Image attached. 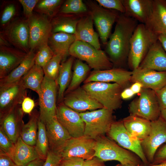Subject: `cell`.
<instances>
[{
    "mask_svg": "<svg viewBox=\"0 0 166 166\" xmlns=\"http://www.w3.org/2000/svg\"><path fill=\"white\" fill-rule=\"evenodd\" d=\"M93 21L89 12L81 16L78 22L75 36L76 41L89 44L100 49L101 45L99 35L93 27Z\"/></svg>",
    "mask_w": 166,
    "mask_h": 166,
    "instance_id": "603a6c76",
    "label": "cell"
},
{
    "mask_svg": "<svg viewBox=\"0 0 166 166\" xmlns=\"http://www.w3.org/2000/svg\"><path fill=\"white\" fill-rule=\"evenodd\" d=\"M84 161L83 159L77 157L63 158L58 166H83Z\"/></svg>",
    "mask_w": 166,
    "mask_h": 166,
    "instance_id": "bcb514c9",
    "label": "cell"
},
{
    "mask_svg": "<svg viewBox=\"0 0 166 166\" xmlns=\"http://www.w3.org/2000/svg\"><path fill=\"white\" fill-rule=\"evenodd\" d=\"M57 86L56 81L45 76L38 95L39 118L45 124L56 117Z\"/></svg>",
    "mask_w": 166,
    "mask_h": 166,
    "instance_id": "9c48e42d",
    "label": "cell"
},
{
    "mask_svg": "<svg viewBox=\"0 0 166 166\" xmlns=\"http://www.w3.org/2000/svg\"><path fill=\"white\" fill-rule=\"evenodd\" d=\"M142 164H121V166H142Z\"/></svg>",
    "mask_w": 166,
    "mask_h": 166,
    "instance_id": "91938a15",
    "label": "cell"
},
{
    "mask_svg": "<svg viewBox=\"0 0 166 166\" xmlns=\"http://www.w3.org/2000/svg\"><path fill=\"white\" fill-rule=\"evenodd\" d=\"M83 166H106L104 162L97 157L85 160Z\"/></svg>",
    "mask_w": 166,
    "mask_h": 166,
    "instance_id": "816d5d0a",
    "label": "cell"
},
{
    "mask_svg": "<svg viewBox=\"0 0 166 166\" xmlns=\"http://www.w3.org/2000/svg\"><path fill=\"white\" fill-rule=\"evenodd\" d=\"M16 8L13 4H10L4 9L1 18V24L4 25L9 22L15 14Z\"/></svg>",
    "mask_w": 166,
    "mask_h": 166,
    "instance_id": "f6af8a7d",
    "label": "cell"
},
{
    "mask_svg": "<svg viewBox=\"0 0 166 166\" xmlns=\"http://www.w3.org/2000/svg\"><path fill=\"white\" fill-rule=\"evenodd\" d=\"M115 166H121V164H118Z\"/></svg>",
    "mask_w": 166,
    "mask_h": 166,
    "instance_id": "6125c7cd",
    "label": "cell"
},
{
    "mask_svg": "<svg viewBox=\"0 0 166 166\" xmlns=\"http://www.w3.org/2000/svg\"><path fill=\"white\" fill-rule=\"evenodd\" d=\"M155 92L161 110L166 109V86Z\"/></svg>",
    "mask_w": 166,
    "mask_h": 166,
    "instance_id": "c3c4849f",
    "label": "cell"
},
{
    "mask_svg": "<svg viewBox=\"0 0 166 166\" xmlns=\"http://www.w3.org/2000/svg\"><path fill=\"white\" fill-rule=\"evenodd\" d=\"M166 160V144L158 149L154 156L152 164H157Z\"/></svg>",
    "mask_w": 166,
    "mask_h": 166,
    "instance_id": "681fc988",
    "label": "cell"
},
{
    "mask_svg": "<svg viewBox=\"0 0 166 166\" xmlns=\"http://www.w3.org/2000/svg\"><path fill=\"white\" fill-rule=\"evenodd\" d=\"M35 106V102L29 97H25L21 103V108L24 113L30 114L33 111Z\"/></svg>",
    "mask_w": 166,
    "mask_h": 166,
    "instance_id": "7dc6e473",
    "label": "cell"
},
{
    "mask_svg": "<svg viewBox=\"0 0 166 166\" xmlns=\"http://www.w3.org/2000/svg\"><path fill=\"white\" fill-rule=\"evenodd\" d=\"M62 61L60 55L54 54L52 59L42 67L45 76L57 82Z\"/></svg>",
    "mask_w": 166,
    "mask_h": 166,
    "instance_id": "74e56055",
    "label": "cell"
},
{
    "mask_svg": "<svg viewBox=\"0 0 166 166\" xmlns=\"http://www.w3.org/2000/svg\"><path fill=\"white\" fill-rule=\"evenodd\" d=\"M24 113L18 105L0 117V127L11 141L15 144L24 124L23 120Z\"/></svg>",
    "mask_w": 166,
    "mask_h": 166,
    "instance_id": "ffe728a7",
    "label": "cell"
},
{
    "mask_svg": "<svg viewBox=\"0 0 166 166\" xmlns=\"http://www.w3.org/2000/svg\"><path fill=\"white\" fill-rule=\"evenodd\" d=\"M158 36L145 24H138L131 38L127 61L132 71L139 67L151 48L158 40Z\"/></svg>",
    "mask_w": 166,
    "mask_h": 166,
    "instance_id": "7a4b0ae2",
    "label": "cell"
},
{
    "mask_svg": "<svg viewBox=\"0 0 166 166\" xmlns=\"http://www.w3.org/2000/svg\"><path fill=\"white\" fill-rule=\"evenodd\" d=\"M90 67L82 61L77 59L75 61L73 74L70 82L65 93L72 91L79 87V85L85 80L90 70Z\"/></svg>",
    "mask_w": 166,
    "mask_h": 166,
    "instance_id": "e575fe53",
    "label": "cell"
},
{
    "mask_svg": "<svg viewBox=\"0 0 166 166\" xmlns=\"http://www.w3.org/2000/svg\"><path fill=\"white\" fill-rule=\"evenodd\" d=\"M45 77L42 68L36 64L22 79L26 89H30L38 94L41 88Z\"/></svg>",
    "mask_w": 166,
    "mask_h": 166,
    "instance_id": "836d02e7",
    "label": "cell"
},
{
    "mask_svg": "<svg viewBox=\"0 0 166 166\" xmlns=\"http://www.w3.org/2000/svg\"><path fill=\"white\" fill-rule=\"evenodd\" d=\"M132 73L129 71L121 68L93 70L84 81V84L92 82L117 83L124 89L128 85Z\"/></svg>",
    "mask_w": 166,
    "mask_h": 166,
    "instance_id": "ac0fdd59",
    "label": "cell"
},
{
    "mask_svg": "<svg viewBox=\"0 0 166 166\" xmlns=\"http://www.w3.org/2000/svg\"><path fill=\"white\" fill-rule=\"evenodd\" d=\"M95 140L85 135L72 137L66 143L59 153L63 158L77 157L85 160L94 157Z\"/></svg>",
    "mask_w": 166,
    "mask_h": 166,
    "instance_id": "4fadbf2b",
    "label": "cell"
},
{
    "mask_svg": "<svg viewBox=\"0 0 166 166\" xmlns=\"http://www.w3.org/2000/svg\"><path fill=\"white\" fill-rule=\"evenodd\" d=\"M75 41L74 34L63 32L52 33L49 39L48 45L54 54L61 56L62 62L66 60L69 55L70 47Z\"/></svg>",
    "mask_w": 166,
    "mask_h": 166,
    "instance_id": "4316f807",
    "label": "cell"
},
{
    "mask_svg": "<svg viewBox=\"0 0 166 166\" xmlns=\"http://www.w3.org/2000/svg\"><path fill=\"white\" fill-rule=\"evenodd\" d=\"M85 2L101 41L106 45L110 35L112 26L120 14L116 10L104 8L92 1Z\"/></svg>",
    "mask_w": 166,
    "mask_h": 166,
    "instance_id": "ba28073f",
    "label": "cell"
},
{
    "mask_svg": "<svg viewBox=\"0 0 166 166\" xmlns=\"http://www.w3.org/2000/svg\"><path fill=\"white\" fill-rule=\"evenodd\" d=\"M29 115L28 122L22 128L20 136L27 144L35 146L37 136L39 113L34 110Z\"/></svg>",
    "mask_w": 166,
    "mask_h": 166,
    "instance_id": "d6a6232c",
    "label": "cell"
},
{
    "mask_svg": "<svg viewBox=\"0 0 166 166\" xmlns=\"http://www.w3.org/2000/svg\"><path fill=\"white\" fill-rule=\"evenodd\" d=\"M44 161V160L38 158L31 162L26 166H42Z\"/></svg>",
    "mask_w": 166,
    "mask_h": 166,
    "instance_id": "11a10c76",
    "label": "cell"
},
{
    "mask_svg": "<svg viewBox=\"0 0 166 166\" xmlns=\"http://www.w3.org/2000/svg\"><path fill=\"white\" fill-rule=\"evenodd\" d=\"M158 40L161 43L163 48L166 52V34L159 35Z\"/></svg>",
    "mask_w": 166,
    "mask_h": 166,
    "instance_id": "9f6ffc18",
    "label": "cell"
},
{
    "mask_svg": "<svg viewBox=\"0 0 166 166\" xmlns=\"http://www.w3.org/2000/svg\"><path fill=\"white\" fill-rule=\"evenodd\" d=\"M1 35L15 48L26 53L30 50L27 19H19L14 21L7 26Z\"/></svg>",
    "mask_w": 166,
    "mask_h": 166,
    "instance_id": "5bb4252c",
    "label": "cell"
},
{
    "mask_svg": "<svg viewBox=\"0 0 166 166\" xmlns=\"http://www.w3.org/2000/svg\"><path fill=\"white\" fill-rule=\"evenodd\" d=\"M148 166H166V160L157 164H149Z\"/></svg>",
    "mask_w": 166,
    "mask_h": 166,
    "instance_id": "680465c9",
    "label": "cell"
},
{
    "mask_svg": "<svg viewBox=\"0 0 166 166\" xmlns=\"http://www.w3.org/2000/svg\"><path fill=\"white\" fill-rule=\"evenodd\" d=\"M94 148V157L104 162L116 160L121 164H140L142 162L134 153L122 147L105 136H100L95 140Z\"/></svg>",
    "mask_w": 166,
    "mask_h": 166,
    "instance_id": "3957f363",
    "label": "cell"
},
{
    "mask_svg": "<svg viewBox=\"0 0 166 166\" xmlns=\"http://www.w3.org/2000/svg\"><path fill=\"white\" fill-rule=\"evenodd\" d=\"M138 67L166 71V52L158 40L151 48Z\"/></svg>",
    "mask_w": 166,
    "mask_h": 166,
    "instance_id": "d4e9b609",
    "label": "cell"
},
{
    "mask_svg": "<svg viewBox=\"0 0 166 166\" xmlns=\"http://www.w3.org/2000/svg\"><path fill=\"white\" fill-rule=\"evenodd\" d=\"M62 2L61 0L39 1L35 8L41 14L51 16L56 13Z\"/></svg>",
    "mask_w": 166,
    "mask_h": 166,
    "instance_id": "f35d334b",
    "label": "cell"
},
{
    "mask_svg": "<svg viewBox=\"0 0 166 166\" xmlns=\"http://www.w3.org/2000/svg\"><path fill=\"white\" fill-rule=\"evenodd\" d=\"M150 131L141 141L144 153L149 164L153 162L155 155L160 146L166 142V123L160 116L156 120L151 121Z\"/></svg>",
    "mask_w": 166,
    "mask_h": 166,
    "instance_id": "7c38bea8",
    "label": "cell"
},
{
    "mask_svg": "<svg viewBox=\"0 0 166 166\" xmlns=\"http://www.w3.org/2000/svg\"><path fill=\"white\" fill-rule=\"evenodd\" d=\"M27 19L29 27L30 50H38L48 44L49 39L52 33V26L47 17L42 14H33Z\"/></svg>",
    "mask_w": 166,
    "mask_h": 166,
    "instance_id": "8fae6325",
    "label": "cell"
},
{
    "mask_svg": "<svg viewBox=\"0 0 166 166\" xmlns=\"http://www.w3.org/2000/svg\"><path fill=\"white\" fill-rule=\"evenodd\" d=\"M156 34H166V1L153 0L152 13L145 24Z\"/></svg>",
    "mask_w": 166,
    "mask_h": 166,
    "instance_id": "484cf974",
    "label": "cell"
},
{
    "mask_svg": "<svg viewBox=\"0 0 166 166\" xmlns=\"http://www.w3.org/2000/svg\"><path fill=\"white\" fill-rule=\"evenodd\" d=\"M12 159L7 154L0 150V166H16Z\"/></svg>",
    "mask_w": 166,
    "mask_h": 166,
    "instance_id": "f907efd6",
    "label": "cell"
},
{
    "mask_svg": "<svg viewBox=\"0 0 166 166\" xmlns=\"http://www.w3.org/2000/svg\"><path fill=\"white\" fill-rule=\"evenodd\" d=\"M135 94L130 88L124 89L121 93V96L122 99L127 100L132 97Z\"/></svg>",
    "mask_w": 166,
    "mask_h": 166,
    "instance_id": "f5cc1de1",
    "label": "cell"
},
{
    "mask_svg": "<svg viewBox=\"0 0 166 166\" xmlns=\"http://www.w3.org/2000/svg\"><path fill=\"white\" fill-rule=\"evenodd\" d=\"M107 135L119 145L135 154L144 164H149L142 150L141 141L128 131L122 120L114 122Z\"/></svg>",
    "mask_w": 166,
    "mask_h": 166,
    "instance_id": "30bf717a",
    "label": "cell"
},
{
    "mask_svg": "<svg viewBox=\"0 0 166 166\" xmlns=\"http://www.w3.org/2000/svg\"><path fill=\"white\" fill-rule=\"evenodd\" d=\"M65 94L62 102L67 107L79 113L104 108L82 87L79 86Z\"/></svg>",
    "mask_w": 166,
    "mask_h": 166,
    "instance_id": "2e32d148",
    "label": "cell"
},
{
    "mask_svg": "<svg viewBox=\"0 0 166 166\" xmlns=\"http://www.w3.org/2000/svg\"><path fill=\"white\" fill-rule=\"evenodd\" d=\"M39 158L35 146L25 143L20 136L15 144L11 158L17 166H26L31 162Z\"/></svg>",
    "mask_w": 166,
    "mask_h": 166,
    "instance_id": "f546056e",
    "label": "cell"
},
{
    "mask_svg": "<svg viewBox=\"0 0 166 166\" xmlns=\"http://www.w3.org/2000/svg\"><path fill=\"white\" fill-rule=\"evenodd\" d=\"M45 125L49 149L59 153L67 142L72 137L59 123L56 117Z\"/></svg>",
    "mask_w": 166,
    "mask_h": 166,
    "instance_id": "7402d4cb",
    "label": "cell"
},
{
    "mask_svg": "<svg viewBox=\"0 0 166 166\" xmlns=\"http://www.w3.org/2000/svg\"><path fill=\"white\" fill-rule=\"evenodd\" d=\"M82 87L104 108L113 111L121 107V95L124 89L119 84L92 82L84 84Z\"/></svg>",
    "mask_w": 166,
    "mask_h": 166,
    "instance_id": "277c9868",
    "label": "cell"
},
{
    "mask_svg": "<svg viewBox=\"0 0 166 166\" xmlns=\"http://www.w3.org/2000/svg\"><path fill=\"white\" fill-rule=\"evenodd\" d=\"M148 164H142V166H148Z\"/></svg>",
    "mask_w": 166,
    "mask_h": 166,
    "instance_id": "94428289",
    "label": "cell"
},
{
    "mask_svg": "<svg viewBox=\"0 0 166 166\" xmlns=\"http://www.w3.org/2000/svg\"><path fill=\"white\" fill-rule=\"evenodd\" d=\"M61 14H80L89 12L88 8L81 0H66L61 7Z\"/></svg>",
    "mask_w": 166,
    "mask_h": 166,
    "instance_id": "8d00e7d4",
    "label": "cell"
},
{
    "mask_svg": "<svg viewBox=\"0 0 166 166\" xmlns=\"http://www.w3.org/2000/svg\"><path fill=\"white\" fill-rule=\"evenodd\" d=\"M160 116L163 119L166 123V109L161 110Z\"/></svg>",
    "mask_w": 166,
    "mask_h": 166,
    "instance_id": "6f0895ef",
    "label": "cell"
},
{
    "mask_svg": "<svg viewBox=\"0 0 166 166\" xmlns=\"http://www.w3.org/2000/svg\"><path fill=\"white\" fill-rule=\"evenodd\" d=\"M131 82H139L143 88L156 91L166 86V71H158L138 67L132 70Z\"/></svg>",
    "mask_w": 166,
    "mask_h": 166,
    "instance_id": "d6986e66",
    "label": "cell"
},
{
    "mask_svg": "<svg viewBox=\"0 0 166 166\" xmlns=\"http://www.w3.org/2000/svg\"><path fill=\"white\" fill-rule=\"evenodd\" d=\"M79 114L85 123L84 135L95 140L107 134L115 121L113 111L105 108Z\"/></svg>",
    "mask_w": 166,
    "mask_h": 166,
    "instance_id": "5b68a950",
    "label": "cell"
},
{
    "mask_svg": "<svg viewBox=\"0 0 166 166\" xmlns=\"http://www.w3.org/2000/svg\"><path fill=\"white\" fill-rule=\"evenodd\" d=\"M34 50H30L20 64L9 75L0 79V86L16 82L22 79L35 64Z\"/></svg>",
    "mask_w": 166,
    "mask_h": 166,
    "instance_id": "f1b7e54d",
    "label": "cell"
},
{
    "mask_svg": "<svg viewBox=\"0 0 166 166\" xmlns=\"http://www.w3.org/2000/svg\"><path fill=\"white\" fill-rule=\"evenodd\" d=\"M15 144L0 127V150L11 158L15 148Z\"/></svg>",
    "mask_w": 166,
    "mask_h": 166,
    "instance_id": "60d3db41",
    "label": "cell"
},
{
    "mask_svg": "<svg viewBox=\"0 0 166 166\" xmlns=\"http://www.w3.org/2000/svg\"><path fill=\"white\" fill-rule=\"evenodd\" d=\"M130 88L134 94H136L140 92L143 87L140 83L136 82H134Z\"/></svg>",
    "mask_w": 166,
    "mask_h": 166,
    "instance_id": "db71d44e",
    "label": "cell"
},
{
    "mask_svg": "<svg viewBox=\"0 0 166 166\" xmlns=\"http://www.w3.org/2000/svg\"><path fill=\"white\" fill-rule=\"evenodd\" d=\"M35 147L39 158L45 161L49 150V142L45 124L39 118Z\"/></svg>",
    "mask_w": 166,
    "mask_h": 166,
    "instance_id": "d590c367",
    "label": "cell"
},
{
    "mask_svg": "<svg viewBox=\"0 0 166 166\" xmlns=\"http://www.w3.org/2000/svg\"><path fill=\"white\" fill-rule=\"evenodd\" d=\"M74 57L71 56L68 59L61 62L57 80L59 89L57 103L62 102L65 92L71 79V70L73 63Z\"/></svg>",
    "mask_w": 166,
    "mask_h": 166,
    "instance_id": "1f68e13d",
    "label": "cell"
},
{
    "mask_svg": "<svg viewBox=\"0 0 166 166\" xmlns=\"http://www.w3.org/2000/svg\"><path fill=\"white\" fill-rule=\"evenodd\" d=\"M80 14H64L57 16L51 21L52 33L63 32L75 34Z\"/></svg>",
    "mask_w": 166,
    "mask_h": 166,
    "instance_id": "4dcf8cb0",
    "label": "cell"
},
{
    "mask_svg": "<svg viewBox=\"0 0 166 166\" xmlns=\"http://www.w3.org/2000/svg\"><path fill=\"white\" fill-rule=\"evenodd\" d=\"M99 5L109 9L116 10L121 13H124L125 10L122 0H96Z\"/></svg>",
    "mask_w": 166,
    "mask_h": 166,
    "instance_id": "b9f144b4",
    "label": "cell"
},
{
    "mask_svg": "<svg viewBox=\"0 0 166 166\" xmlns=\"http://www.w3.org/2000/svg\"><path fill=\"white\" fill-rule=\"evenodd\" d=\"M122 121L128 131L140 141L145 139L150 131L151 121L144 118L130 114Z\"/></svg>",
    "mask_w": 166,
    "mask_h": 166,
    "instance_id": "83f0119b",
    "label": "cell"
},
{
    "mask_svg": "<svg viewBox=\"0 0 166 166\" xmlns=\"http://www.w3.org/2000/svg\"><path fill=\"white\" fill-rule=\"evenodd\" d=\"M54 53L48 44L40 48L36 53L35 64L44 67L52 59Z\"/></svg>",
    "mask_w": 166,
    "mask_h": 166,
    "instance_id": "ab89813d",
    "label": "cell"
},
{
    "mask_svg": "<svg viewBox=\"0 0 166 166\" xmlns=\"http://www.w3.org/2000/svg\"><path fill=\"white\" fill-rule=\"evenodd\" d=\"M19 1L22 6L25 16L28 19L33 15L34 9L39 0H19Z\"/></svg>",
    "mask_w": 166,
    "mask_h": 166,
    "instance_id": "7bdbcfd3",
    "label": "cell"
},
{
    "mask_svg": "<svg viewBox=\"0 0 166 166\" xmlns=\"http://www.w3.org/2000/svg\"><path fill=\"white\" fill-rule=\"evenodd\" d=\"M27 53L16 48L0 46V79L7 76L16 68Z\"/></svg>",
    "mask_w": 166,
    "mask_h": 166,
    "instance_id": "44dd1931",
    "label": "cell"
},
{
    "mask_svg": "<svg viewBox=\"0 0 166 166\" xmlns=\"http://www.w3.org/2000/svg\"><path fill=\"white\" fill-rule=\"evenodd\" d=\"M62 158L59 153L49 149L45 160L42 166H58Z\"/></svg>",
    "mask_w": 166,
    "mask_h": 166,
    "instance_id": "ee69618b",
    "label": "cell"
},
{
    "mask_svg": "<svg viewBox=\"0 0 166 166\" xmlns=\"http://www.w3.org/2000/svg\"><path fill=\"white\" fill-rule=\"evenodd\" d=\"M56 117L72 137L84 135L85 123L79 113L67 107L63 102L57 105Z\"/></svg>",
    "mask_w": 166,
    "mask_h": 166,
    "instance_id": "9a60e30c",
    "label": "cell"
},
{
    "mask_svg": "<svg viewBox=\"0 0 166 166\" xmlns=\"http://www.w3.org/2000/svg\"><path fill=\"white\" fill-rule=\"evenodd\" d=\"M26 89L22 79L0 86V117L22 103L26 97Z\"/></svg>",
    "mask_w": 166,
    "mask_h": 166,
    "instance_id": "e0dca14e",
    "label": "cell"
},
{
    "mask_svg": "<svg viewBox=\"0 0 166 166\" xmlns=\"http://www.w3.org/2000/svg\"><path fill=\"white\" fill-rule=\"evenodd\" d=\"M138 24L124 13L120 14L106 44V52L113 65H122L128 61L131 38Z\"/></svg>",
    "mask_w": 166,
    "mask_h": 166,
    "instance_id": "6da1fadb",
    "label": "cell"
},
{
    "mask_svg": "<svg viewBox=\"0 0 166 166\" xmlns=\"http://www.w3.org/2000/svg\"></svg>",
    "mask_w": 166,
    "mask_h": 166,
    "instance_id": "be15d7a7",
    "label": "cell"
},
{
    "mask_svg": "<svg viewBox=\"0 0 166 166\" xmlns=\"http://www.w3.org/2000/svg\"><path fill=\"white\" fill-rule=\"evenodd\" d=\"M69 54L74 57L85 61L93 70L113 68V63L104 51L83 42L75 41L70 47Z\"/></svg>",
    "mask_w": 166,
    "mask_h": 166,
    "instance_id": "8992f818",
    "label": "cell"
},
{
    "mask_svg": "<svg viewBox=\"0 0 166 166\" xmlns=\"http://www.w3.org/2000/svg\"><path fill=\"white\" fill-rule=\"evenodd\" d=\"M124 14L140 23L145 24L152 11L153 0H122Z\"/></svg>",
    "mask_w": 166,
    "mask_h": 166,
    "instance_id": "cb8c5ba5",
    "label": "cell"
},
{
    "mask_svg": "<svg viewBox=\"0 0 166 166\" xmlns=\"http://www.w3.org/2000/svg\"><path fill=\"white\" fill-rule=\"evenodd\" d=\"M139 95L129 105L130 114L138 116L151 121L157 119L161 110L155 91L143 88Z\"/></svg>",
    "mask_w": 166,
    "mask_h": 166,
    "instance_id": "52a82bcc",
    "label": "cell"
}]
</instances>
